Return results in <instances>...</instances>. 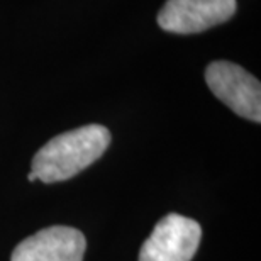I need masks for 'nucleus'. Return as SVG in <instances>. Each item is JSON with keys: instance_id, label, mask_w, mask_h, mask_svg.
<instances>
[{"instance_id": "obj_6", "label": "nucleus", "mask_w": 261, "mask_h": 261, "mask_svg": "<svg viewBox=\"0 0 261 261\" xmlns=\"http://www.w3.org/2000/svg\"><path fill=\"white\" fill-rule=\"evenodd\" d=\"M28 180H29V181H36V180H38V178H36V175L33 173V171H31V173L28 175Z\"/></svg>"}, {"instance_id": "obj_2", "label": "nucleus", "mask_w": 261, "mask_h": 261, "mask_svg": "<svg viewBox=\"0 0 261 261\" xmlns=\"http://www.w3.org/2000/svg\"><path fill=\"white\" fill-rule=\"evenodd\" d=\"M205 82L214 95L238 116L261 121V85L244 68L231 61H214L205 70Z\"/></svg>"}, {"instance_id": "obj_4", "label": "nucleus", "mask_w": 261, "mask_h": 261, "mask_svg": "<svg viewBox=\"0 0 261 261\" xmlns=\"http://www.w3.org/2000/svg\"><path fill=\"white\" fill-rule=\"evenodd\" d=\"M234 12L236 0H166L158 24L168 33L195 34L226 22Z\"/></svg>"}, {"instance_id": "obj_3", "label": "nucleus", "mask_w": 261, "mask_h": 261, "mask_svg": "<svg viewBox=\"0 0 261 261\" xmlns=\"http://www.w3.org/2000/svg\"><path fill=\"white\" fill-rule=\"evenodd\" d=\"M202 239L194 219L168 214L154 226L139 253V261H192Z\"/></svg>"}, {"instance_id": "obj_1", "label": "nucleus", "mask_w": 261, "mask_h": 261, "mask_svg": "<svg viewBox=\"0 0 261 261\" xmlns=\"http://www.w3.org/2000/svg\"><path fill=\"white\" fill-rule=\"evenodd\" d=\"M111 144V133L100 124H88L49 139L33 158L31 171L43 184L73 178L100 158Z\"/></svg>"}, {"instance_id": "obj_5", "label": "nucleus", "mask_w": 261, "mask_h": 261, "mask_svg": "<svg viewBox=\"0 0 261 261\" xmlns=\"http://www.w3.org/2000/svg\"><path fill=\"white\" fill-rule=\"evenodd\" d=\"M85 249L87 239L78 229L53 226L19 243L10 261H82Z\"/></svg>"}]
</instances>
